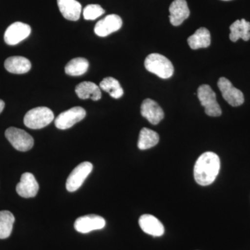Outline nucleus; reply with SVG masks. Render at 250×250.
<instances>
[{
  "mask_svg": "<svg viewBox=\"0 0 250 250\" xmlns=\"http://www.w3.org/2000/svg\"><path fill=\"white\" fill-rule=\"evenodd\" d=\"M39 185L34 177L30 172H25L21 176V182L16 187V191L20 196L24 198H31L37 195Z\"/></svg>",
  "mask_w": 250,
  "mask_h": 250,
  "instance_id": "obj_12",
  "label": "nucleus"
},
{
  "mask_svg": "<svg viewBox=\"0 0 250 250\" xmlns=\"http://www.w3.org/2000/svg\"><path fill=\"white\" fill-rule=\"evenodd\" d=\"M53 112L49 108L40 106L32 108L26 113L24 124L29 129H40L54 121Z\"/></svg>",
  "mask_w": 250,
  "mask_h": 250,
  "instance_id": "obj_3",
  "label": "nucleus"
},
{
  "mask_svg": "<svg viewBox=\"0 0 250 250\" xmlns=\"http://www.w3.org/2000/svg\"><path fill=\"white\" fill-rule=\"evenodd\" d=\"M59 11L68 21H77L82 14V5L77 0H57Z\"/></svg>",
  "mask_w": 250,
  "mask_h": 250,
  "instance_id": "obj_16",
  "label": "nucleus"
},
{
  "mask_svg": "<svg viewBox=\"0 0 250 250\" xmlns=\"http://www.w3.org/2000/svg\"><path fill=\"white\" fill-rule=\"evenodd\" d=\"M141 113L151 124L157 125L164 118V113L161 106L154 100L146 99L141 104Z\"/></svg>",
  "mask_w": 250,
  "mask_h": 250,
  "instance_id": "obj_13",
  "label": "nucleus"
},
{
  "mask_svg": "<svg viewBox=\"0 0 250 250\" xmlns=\"http://www.w3.org/2000/svg\"><path fill=\"white\" fill-rule=\"evenodd\" d=\"M4 67L11 73L21 75L27 73L31 70V63L29 59L25 57L15 56L9 57L5 61Z\"/></svg>",
  "mask_w": 250,
  "mask_h": 250,
  "instance_id": "obj_17",
  "label": "nucleus"
},
{
  "mask_svg": "<svg viewBox=\"0 0 250 250\" xmlns=\"http://www.w3.org/2000/svg\"><path fill=\"white\" fill-rule=\"evenodd\" d=\"M229 39L232 42H236L238 39L248 41L250 39V22L245 19L237 20L230 26Z\"/></svg>",
  "mask_w": 250,
  "mask_h": 250,
  "instance_id": "obj_19",
  "label": "nucleus"
},
{
  "mask_svg": "<svg viewBox=\"0 0 250 250\" xmlns=\"http://www.w3.org/2000/svg\"><path fill=\"white\" fill-rule=\"evenodd\" d=\"M93 168V164L88 161H85L77 166L67 179L65 185L67 190L69 192H75L78 190L92 172Z\"/></svg>",
  "mask_w": 250,
  "mask_h": 250,
  "instance_id": "obj_6",
  "label": "nucleus"
},
{
  "mask_svg": "<svg viewBox=\"0 0 250 250\" xmlns=\"http://www.w3.org/2000/svg\"><path fill=\"white\" fill-rule=\"evenodd\" d=\"M170 21L173 26H179L190 16V10L186 0H174L169 8Z\"/></svg>",
  "mask_w": 250,
  "mask_h": 250,
  "instance_id": "obj_14",
  "label": "nucleus"
},
{
  "mask_svg": "<svg viewBox=\"0 0 250 250\" xmlns=\"http://www.w3.org/2000/svg\"><path fill=\"white\" fill-rule=\"evenodd\" d=\"M101 88L93 82H83L75 88L77 96L82 100L90 98L93 101H98L102 98Z\"/></svg>",
  "mask_w": 250,
  "mask_h": 250,
  "instance_id": "obj_18",
  "label": "nucleus"
},
{
  "mask_svg": "<svg viewBox=\"0 0 250 250\" xmlns=\"http://www.w3.org/2000/svg\"><path fill=\"white\" fill-rule=\"evenodd\" d=\"M15 217L9 210L0 211V239L9 238L12 232Z\"/></svg>",
  "mask_w": 250,
  "mask_h": 250,
  "instance_id": "obj_23",
  "label": "nucleus"
},
{
  "mask_svg": "<svg viewBox=\"0 0 250 250\" xmlns=\"http://www.w3.org/2000/svg\"><path fill=\"white\" fill-rule=\"evenodd\" d=\"M5 106V103L3 100H0V113L2 112L3 110H4Z\"/></svg>",
  "mask_w": 250,
  "mask_h": 250,
  "instance_id": "obj_26",
  "label": "nucleus"
},
{
  "mask_svg": "<svg viewBox=\"0 0 250 250\" xmlns=\"http://www.w3.org/2000/svg\"><path fill=\"white\" fill-rule=\"evenodd\" d=\"M220 168V160L215 153L207 152L198 158L194 167V177L199 185H210L216 179Z\"/></svg>",
  "mask_w": 250,
  "mask_h": 250,
  "instance_id": "obj_1",
  "label": "nucleus"
},
{
  "mask_svg": "<svg viewBox=\"0 0 250 250\" xmlns=\"http://www.w3.org/2000/svg\"><path fill=\"white\" fill-rule=\"evenodd\" d=\"M86 115L84 108L80 106L70 108L59 114L55 119V126L59 129L65 130L72 127L85 118Z\"/></svg>",
  "mask_w": 250,
  "mask_h": 250,
  "instance_id": "obj_7",
  "label": "nucleus"
},
{
  "mask_svg": "<svg viewBox=\"0 0 250 250\" xmlns=\"http://www.w3.org/2000/svg\"><path fill=\"white\" fill-rule=\"evenodd\" d=\"M5 136L15 149L21 152L30 150L34 144V139L24 130L9 127L5 131Z\"/></svg>",
  "mask_w": 250,
  "mask_h": 250,
  "instance_id": "obj_5",
  "label": "nucleus"
},
{
  "mask_svg": "<svg viewBox=\"0 0 250 250\" xmlns=\"http://www.w3.org/2000/svg\"><path fill=\"white\" fill-rule=\"evenodd\" d=\"M88 67H89V62L87 59L78 57V58L72 59L68 62V63L65 65V72L70 76H81L87 72Z\"/></svg>",
  "mask_w": 250,
  "mask_h": 250,
  "instance_id": "obj_22",
  "label": "nucleus"
},
{
  "mask_svg": "<svg viewBox=\"0 0 250 250\" xmlns=\"http://www.w3.org/2000/svg\"><path fill=\"white\" fill-rule=\"evenodd\" d=\"M123 25V21L116 14L108 15L95 24V34L100 37H106L112 33L119 30Z\"/></svg>",
  "mask_w": 250,
  "mask_h": 250,
  "instance_id": "obj_11",
  "label": "nucleus"
},
{
  "mask_svg": "<svg viewBox=\"0 0 250 250\" xmlns=\"http://www.w3.org/2000/svg\"><path fill=\"white\" fill-rule=\"evenodd\" d=\"M100 88L107 92L111 97L115 99H119L124 94L119 82L113 77H106L100 83Z\"/></svg>",
  "mask_w": 250,
  "mask_h": 250,
  "instance_id": "obj_24",
  "label": "nucleus"
},
{
  "mask_svg": "<svg viewBox=\"0 0 250 250\" xmlns=\"http://www.w3.org/2000/svg\"><path fill=\"white\" fill-rule=\"evenodd\" d=\"M159 141L157 133L147 128H143L140 132L138 147L141 150H146L156 146Z\"/></svg>",
  "mask_w": 250,
  "mask_h": 250,
  "instance_id": "obj_21",
  "label": "nucleus"
},
{
  "mask_svg": "<svg viewBox=\"0 0 250 250\" xmlns=\"http://www.w3.org/2000/svg\"><path fill=\"white\" fill-rule=\"evenodd\" d=\"M223 1H231V0H223Z\"/></svg>",
  "mask_w": 250,
  "mask_h": 250,
  "instance_id": "obj_27",
  "label": "nucleus"
},
{
  "mask_svg": "<svg viewBox=\"0 0 250 250\" xmlns=\"http://www.w3.org/2000/svg\"><path fill=\"white\" fill-rule=\"evenodd\" d=\"M105 11L98 4H89L83 9V18L86 21H94L104 14Z\"/></svg>",
  "mask_w": 250,
  "mask_h": 250,
  "instance_id": "obj_25",
  "label": "nucleus"
},
{
  "mask_svg": "<svg viewBox=\"0 0 250 250\" xmlns=\"http://www.w3.org/2000/svg\"><path fill=\"white\" fill-rule=\"evenodd\" d=\"M106 226V221L103 217L97 215H87L80 217L75 221V230L82 233H89L95 230L102 229Z\"/></svg>",
  "mask_w": 250,
  "mask_h": 250,
  "instance_id": "obj_10",
  "label": "nucleus"
},
{
  "mask_svg": "<svg viewBox=\"0 0 250 250\" xmlns=\"http://www.w3.org/2000/svg\"><path fill=\"white\" fill-rule=\"evenodd\" d=\"M148 71L162 79H169L173 75L174 67L168 59L159 54H151L145 61Z\"/></svg>",
  "mask_w": 250,
  "mask_h": 250,
  "instance_id": "obj_2",
  "label": "nucleus"
},
{
  "mask_svg": "<svg viewBox=\"0 0 250 250\" xmlns=\"http://www.w3.org/2000/svg\"><path fill=\"white\" fill-rule=\"evenodd\" d=\"M218 86L223 98L231 106H239L244 103L243 93L238 88H235L228 79L225 77H220L218 80Z\"/></svg>",
  "mask_w": 250,
  "mask_h": 250,
  "instance_id": "obj_8",
  "label": "nucleus"
},
{
  "mask_svg": "<svg viewBox=\"0 0 250 250\" xmlns=\"http://www.w3.org/2000/svg\"><path fill=\"white\" fill-rule=\"evenodd\" d=\"M188 42L192 49L207 48L210 45L209 31L205 27L200 28L188 39Z\"/></svg>",
  "mask_w": 250,
  "mask_h": 250,
  "instance_id": "obj_20",
  "label": "nucleus"
},
{
  "mask_svg": "<svg viewBox=\"0 0 250 250\" xmlns=\"http://www.w3.org/2000/svg\"><path fill=\"white\" fill-rule=\"evenodd\" d=\"M197 96L202 106L205 108L206 114L211 117L221 116L222 110L217 102L216 95L210 85H200L197 90Z\"/></svg>",
  "mask_w": 250,
  "mask_h": 250,
  "instance_id": "obj_4",
  "label": "nucleus"
},
{
  "mask_svg": "<svg viewBox=\"0 0 250 250\" xmlns=\"http://www.w3.org/2000/svg\"><path fill=\"white\" fill-rule=\"evenodd\" d=\"M139 225L145 233L154 237L163 236L165 231L163 224L152 215H141L139 219Z\"/></svg>",
  "mask_w": 250,
  "mask_h": 250,
  "instance_id": "obj_15",
  "label": "nucleus"
},
{
  "mask_svg": "<svg viewBox=\"0 0 250 250\" xmlns=\"http://www.w3.org/2000/svg\"><path fill=\"white\" fill-rule=\"evenodd\" d=\"M31 29L29 24L16 22L7 28L4 33V41L9 45H16L30 35Z\"/></svg>",
  "mask_w": 250,
  "mask_h": 250,
  "instance_id": "obj_9",
  "label": "nucleus"
}]
</instances>
